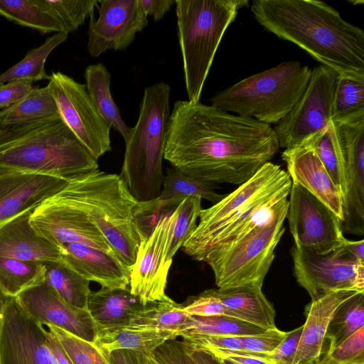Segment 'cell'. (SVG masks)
<instances>
[{
  "mask_svg": "<svg viewBox=\"0 0 364 364\" xmlns=\"http://www.w3.org/2000/svg\"><path fill=\"white\" fill-rule=\"evenodd\" d=\"M279 148L269 124L200 102L178 100L168 119L164 159L194 178L239 186Z\"/></svg>",
  "mask_w": 364,
  "mask_h": 364,
  "instance_id": "obj_1",
  "label": "cell"
},
{
  "mask_svg": "<svg viewBox=\"0 0 364 364\" xmlns=\"http://www.w3.org/2000/svg\"><path fill=\"white\" fill-rule=\"evenodd\" d=\"M256 21L290 41L339 75L364 79V31L346 21L326 2L316 0H255Z\"/></svg>",
  "mask_w": 364,
  "mask_h": 364,
  "instance_id": "obj_2",
  "label": "cell"
},
{
  "mask_svg": "<svg viewBox=\"0 0 364 364\" xmlns=\"http://www.w3.org/2000/svg\"><path fill=\"white\" fill-rule=\"evenodd\" d=\"M291 183L280 166L266 163L232 193L200 210L199 223L182 250L199 261L207 252L233 241L262 220L273 205L287 198Z\"/></svg>",
  "mask_w": 364,
  "mask_h": 364,
  "instance_id": "obj_3",
  "label": "cell"
},
{
  "mask_svg": "<svg viewBox=\"0 0 364 364\" xmlns=\"http://www.w3.org/2000/svg\"><path fill=\"white\" fill-rule=\"evenodd\" d=\"M98 169L97 160L60 114L0 129V173H26L68 181Z\"/></svg>",
  "mask_w": 364,
  "mask_h": 364,
  "instance_id": "obj_4",
  "label": "cell"
},
{
  "mask_svg": "<svg viewBox=\"0 0 364 364\" xmlns=\"http://www.w3.org/2000/svg\"><path fill=\"white\" fill-rule=\"evenodd\" d=\"M170 91V86L163 82L145 88L138 120L124 141L119 176L139 202L159 198L162 190Z\"/></svg>",
  "mask_w": 364,
  "mask_h": 364,
  "instance_id": "obj_5",
  "label": "cell"
},
{
  "mask_svg": "<svg viewBox=\"0 0 364 364\" xmlns=\"http://www.w3.org/2000/svg\"><path fill=\"white\" fill-rule=\"evenodd\" d=\"M60 193L86 213L132 271L140 244L133 218L137 200L119 176L97 169L70 181Z\"/></svg>",
  "mask_w": 364,
  "mask_h": 364,
  "instance_id": "obj_6",
  "label": "cell"
},
{
  "mask_svg": "<svg viewBox=\"0 0 364 364\" xmlns=\"http://www.w3.org/2000/svg\"><path fill=\"white\" fill-rule=\"evenodd\" d=\"M245 0H177L178 38L188 100L199 102L222 38Z\"/></svg>",
  "mask_w": 364,
  "mask_h": 364,
  "instance_id": "obj_7",
  "label": "cell"
},
{
  "mask_svg": "<svg viewBox=\"0 0 364 364\" xmlns=\"http://www.w3.org/2000/svg\"><path fill=\"white\" fill-rule=\"evenodd\" d=\"M311 69L299 61H284L250 75L214 95L211 105L227 112L277 124L298 102Z\"/></svg>",
  "mask_w": 364,
  "mask_h": 364,
  "instance_id": "obj_8",
  "label": "cell"
},
{
  "mask_svg": "<svg viewBox=\"0 0 364 364\" xmlns=\"http://www.w3.org/2000/svg\"><path fill=\"white\" fill-rule=\"evenodd\" d=\"M288 197L272 206L268 214L242 235L204 255L199 262L211 268L218 288L245 285L262 287L274 259V250L285 232Z\"/></svg>",
  "mask_w": 364,
  "mask_h": 364,
  "instance_id": "obj_9",
  "label": "cell"
},
{
  "mask_svg": "<svg viewBox=\"0 0 364 364\" xmlns=\"http://www.w3.org/2000/svg\"><path fill=\"white\" fill-rule=\"evenodd\" d=\"M290 253L296 282L311 300L332 291H364V263L349 253L343 242L323 253L293 245Z\"/></svg>",
  "mask_w": 364,
  "mask_h": 364,
  "instance_id": "obj_10",
  "label": "cell"
},
{
  "mask_svg": "<svg viewBox=\"0 0 364 364\" xmlns=\"http://www.w3.org/2000/svg\"><path fill=\"white\" fill-rule=\"evenodd\" d=\"M338 76L336 70L323 65L311 70L302 96L274 128L280 148L286 149L300 144L328 126Z\"/></svg>",
  "mask_w": 364,
  "mask_h": 364,
  "instance_id": "obj_11",
  "label": "cell"
},
{
  "mask_svg": "<svg viewBox=\"0 0 364 364\" xmlns=\"http://www.w3.org/2000/svg\"><path fill=\"white\" fill-rule=\"evenodd\" d=\"M333 146L344 164L343 232L364 235V114L331 120Z\"/></svg>",
  "mask_w": 364,
  "mask_h": 364,
  "instance_id": "obj_12",
  "label": "cell"
},
{
  "mask_svg": "<svg viewBox=\"0 0 364 364\" xmlns=\"http://www.w3.org/2000/svg\"><path fill=\"white\" fill-rule=\"evenodd\" d=\"M48 85L64 122L95 159L112 150L110 127L97 110L85 85L53 72Z\"/></svg>",
  "mask_w": 364,
  "mask_h": 364,
  "instance_id": "obj_13",
  "label": "cell"
},
{
  "mask_svg": "<svg viewBox=\"0 0 364 364\" xmlns=\"http://www.w3.org/2000/svg\"><path fill=\"white\" fill-rule=\"evenodd\" d=\"M30 223L38 235L46 238L60 251L65 243L80 242L115 254L103 234L86 213L60 192L33 210Z\"/></svg>",
  "mask_w": 364,
  "mask_h": 364,
  "instance_id": "obj_14",
  "label": "cell"
},
{
  "mask_svg": "<svg viewBox=\"0 0 364 364\" xmlns=\"http://www.w3.org/2000/svg\"><path fill=\"white\" fill-rule=\"evenodd\" d=\"M286 218L296 247L326 252L345 240L342 221L301 186L291 183Z\"/></svg>",
  "mask_w": 364,
  "mask_h": 364,
  "instance_id": "obj_15",
  "label": "cell"
},
{
  "mask_svg": "<svg viewBox=\"0 0 364 364\" xmlns=\"http://www.w3.org/2000/svg\"><path fill=\"white\" fill-rule=\"evenodd\" d=\"M99 16L89 18L87 51L97 57L109 50L124 51L148 24L141 0H99Z\"/></svg>",
  "mask_w": 364,
  "mask_h": 364,
  "instance_id": "obj_16",
  "label": "cell"
},
{
  "mask_svg": "<svg viewBox=\"0 0 364 364\" xmlns=\"http://www.w3.org/2000/svg\"><path fill=\"white\" fill-rule=\"evenodd\" d=\"M0 364H58L46 341V330L9 297L0 332Z\"/></svg>",
  "mask_w": 364,
  "mask_h": 364,
  "instance_id": "obj_17",
  "label": "cell"
},
{
  "mask_svg": "<svg viewBox=\"0 0 364 364\" xmlns=\"http://www.w3.org/2000/svg\"><path fill=\"white\" fill-rule=\"evenodd\" d=\"M16 298L23 309L41 325L58 327L95 343L98 328L88 309L69 304L48 284L28 289Z\"/></svg>",
  "mask_w": 364,
  "mask_h": 364,
  "instance_id": "obj_18",
  "label": "cell"
},
{
  "mask_svg": "<svg viewBox=\"0 0 364 364\" xmlns=\"http://www.w3.org/2000/svg\"><path fill=\"white\" fill-rule=\"evenodd\" d=\"M173 218L174 211L162 217L149 237L140 241L130 274L129 290L143 305L169 298L165 293L169 269L165 266L164 253Z\"/></svg>",
  "mask_w": 364,
  "mask_h": 364,
  "instance_id": "obj_19",
  "label": "cell"
},
{
  "mask_svg": "<svg viewBox=\"0 0 364 364\" xmlns=\"http://www.w3.org/2000/svg\"><path fill=\"white\" fill-rule=\"evenodd\" d=\"M69 181L26 173H0V226L33 210L61 191Z\"/></svg>",
  "mask_w": 364,
  "mask_h": 364,
  "instance_id": "obj_20",
  "label": "cell"
},
{
  "mask_svg": "<svg viewBox=\"0 0 364 364\" xmlns=\"http://www.w3.org/2000/svg\"><path fill=\"white\" fill-rule=\"evenodd\" d=\"M287 173L296 183L326 205L343 223V195L307 144L301 143L282 153Z\"/></svg>",
  "mask_w": 364,
  "mask_h": 364,
  "instance_id": "obj_21",
  "label": "cell"
},
{
  "mask_svg": "<svg viewBox=\"0 0 364 364\" xmlns=\"http://www.w3.org/2000/svg\"><path fill=\"white\" fill-rule=\"evenodd\" d=\"M61 261L90 282L108 289H127L131 270L114 253L80 242L61 247Z\"/></svg>",
  "mask_w": 364,
  "mask_h": 364,
  "instance_id": "obj_22",
  "label": "cell"
},
{
  "mask_svg": "<svg viewBox=\"0 0 364 364\" xmlns=\"http://www.w3.org/2000/svg\"><path fill=\"white\" fill-rule=\"evenodd\" d=\"M33 210L21 214L0 226V257L22 261L60 262V250L38 235L30 223Z\"/></svg>",
  "mask_w": 364,
  "mask_h": 364,
  "instance_id": "obj_23",
  "label": "cell"
},
{
  "mask_svg": "<svg viewBox=\"0 0 364 364\" xmlns=\"http://www.w3.org/2000/svg\"><path fill=\"white\" fill-rule=\"evenodd\" d=\"M353 291H329L311 300L306 306V321L292 364H316L323 350L325 334L332 315L337 306Z\"/></svg>",
  "mask_w": 364,
  "mask_h": 364,
  "instance_id": "obj_24",
  "label": "cell"
},
{
  "mask_svg": "<svg viewBox=\"0 0 364 364\" xmlns=\"http://www.w3.org/2000/svg\"><path fill=\"white\" fill-rule=\"evenodd\" d=\"M258 285L215 289L225 315L266 330L274 329L275 311Z\"/></svg>",
  "mask_w": 364,
  "mask_h": 364,
  "instance_id": "obj_25",
  "label": "cell"
},
{
  "mask_svg": "<svg viewBox=\"0 0 364 364\" xmlns=\"http://www.w3.org/2000/svg\"><path fill=\"white\" fill-rule=\"evenodd\" d=\"M144 306L128 288L102 287L91 291L87 300V309L98 331L127 326Z\"/></svg>",
  "mask_w": 364,
  "mask_h": 364,
  "instance_id": "obj_26",
  "label": "cell"
},
{
  "mask_svg": "<svg viewBox=\"0 0 364 364\" xmlns=\"http://www.w3.org/2000/svg\"><path fill=\"white\" fill-rule=\"evenodd\" d=\"M177 337L178 334L172 331L121 327L98 331L95 343L109 356L117 350L150 355L158 347Z\"/></svg>",
  "mask_w": 364,
  "mask_h": 364,
  "instance_id": "obj_27",
  "label": "cell"
},
{
  "mask_svg": "<svg viewBox=\"0 0 364 364\" xmlns=\"http://www.w3.org/2000/svg\"><path fill=\"white\" fill-rule=\"evenodd\" d=\"M85 87L100 116L111 128L118 132L126 141L132 128L121 117L118 107L111 95V75L103 63L87 66L84 73Z\"/></svg>",
  "mask_w": 364,
  "mask_h": 364,
  "instance_id": "obj_28",
  "label": "cell"
},
{
  "mask_svg": "<svg viewBox=\"0 0 364 364\" xmlns=\"http://www.w3.org/2000/svg\"><path fill=\"white\" fill-rule=\"evenodd\" d=\"M59 114L48 85L35 87L22 100L0 111V129L15 127Z\"/></svg>",
  "mask_w": 364,
  "mask_h": 364,
  "instance_id": "obj_29",
  "label": "cell"
},
{
  "mask_svg": "<svg viewBox=\"0 0 364 364\" xmlns=\"http://www.w3.org/2000/svg\"><path fill=\"white\" fill-rule=\"evenodd\" d=\"M190 315L183 309V305L171 298L149 303L129 321L127 328L166 331L179 334L188 330Z\"/></svg>",
  "mask_w": 364,
  "mask_h": 364,
  "instance_id": "obj_30",
  "label": "cell"
},
{
  "mask_svg": "<svg viewBox=\"0 0 364 364\" xmlns=\"http://www.w3.org/2000/svg\"><path fill=\"white\" fill-rule=\"evenodd\" d=\"M362 327H364V291H354L334 311L325 334L327 344L323 352L339 346Z\"/></svg>",
  "mask_w": 364,
  "mask_h": 364,
  "instance_id": "obj_31",
  "label": "cell"
},
{
  "mask_svg": "<svg viewBox=\"0 0 364 364\" xmlns=\"http://www.w3.org/2000/svg\"><path fill=\"white\" fill-rule=\"evenodd\" d=\"M43 263L46 267L45 283L54 289L69 304L87 309L90 282L62 262Z\"/></svg>",
  "mask_w": 364,
  "mask_h": 364,
  "instance_id": "obj_32",
  "label": "cell"
},
{
  "mask_svg": "<svg viewBox=\"0 0 364 364\" xmlns=\"http://www.w3.org/2000/svg\"><path fill=\"white\" fill-rule=\"evenodd\" d=\"M68 33H55L40 46L28 51L24 58L0 74V85L16 80H28L32 82L49 80L45 70L46 61L50 53L68 38Z\"/></svg>",
  "mask_w": 364,
  "mask_h": 364,
  "instance_id": "obj_33",
  "label": "cell"
},
{
  "mask_svg": "<svg viewBox=\"0 0 364 364\" xmlns=\"http://www.w3.org/2000/svg\"><path fill=\"white\" fill-rule=\"evenodd\" d=\"M43 262L0 257V287L6 295L16 297L21 292L45 282Z\"/></svg>",
  "mask_w": 364,
  "mask_h": 364,
  "instance_id": "obj_34",
  "label": "cell"
},
{
  "mask_svg": "<svg viewBox=\"0 0 364 364\" xmlns=\"http://www.w3.org/2000/svg\"><path fill=\"white\" fill-rule=\"evenodd\" d=\"M201 200L200 197L185 198L174 210L164 253V263L168 269H170L176 252L197 226L196 220L202 210Z\"/></svg>",
  "mask_w": 364,
  "mask_h": 364,
  "instance_id": "obj_35",
  "label": "cell"
},
{
  "mask_svg": "<svg viewBox=\"0 0 364 364\" xmlns=\"http://www.w3.org/2000/svg\"><path fill=\"white\" fill-rule=\"evenodd\" d=\"M268 330L225 316H191L188 330L181 332L182 338L195 336H246L262 333Z\"/></svg>",
  "mask_w": 364,
  "mask_h": 364,
  "instance_id": "obj_36",
  "label": "cell"
},
{
  "mask_svg": "<svg viewBox=\"0 0 364 364\" xmlns=\"http://www.w3.org/2000/svg\"><path fill=\"white\" fill-rule=\"evenodd\" d=\"M0 16L43 34L62 32L59 24L34 0H0Z\"/></svg>",
  "mask_w": 364,
  "mask_h": 364,
  "instance_id": "obj_37",
  "label": "cell"
},
{
  "mask_svg": "<svg viewBox=\"0 0 364 364\" xmlns=\"http://www.w3.org/2000/svg\"><path fill=\"white\" fill-rule=\"evenodd\" d=\"M215 185L188 176L171 167L166 171V175L164 176L163 188L159 198L166 200L200 197L215 203L225 196L215 191Z\"/></svg>",
  "mask_w": 364,
  "mask_h": 364,
  "instance_id": "obj_38",
  "label": "cell"
},
{
  "mask_svg": "<svg viewBox=\"0 0 364 364\" xmlns=\"http://www.w3.org/2000/svg\"><path fill=\"white\" fill-rule=\"evenodd\" d=\"M60 26L63 33H70L93 15L97 0H34Z\"/></svg>",
  "mask_w": 364,
  "mask_h": 364,
  "instance_id": "obj_39",
  "label": "cell"
},
{
  "mask_svg": "<svg viewBox=\"0 0 364 364\" xmlns=\"http://www.w3.org/2000/svg\"><path fill=\"white\" fill-rule=\"evenodd\" d=\"M364 114V79L338 76L331 120Z\"/></svg>",
  "mask_w": 364,
  "mask_h": 364,
  "instance_id": "obj_40",
  "label": "cell"
},
{
  "mask_svg": "<svg viewBox=\"0 0 364 364\" xmlns=\"http://www.w3.org/2000/svg\"><path fill=\"white\" fill-rule=\"evenodd\" d=\"M73 364H112L110 356L95 343L80 338L58 327L48 326Z\"/></svg>",
  "mask_w": 364,
  "mask_h": 364,
  "instance_id": "obj_41",
  "label": "cell"
},
{
  "mask_svg": "<svg viewBox=\"0 0 364 364\" xmlns=\"http://www.w3.org/2000/svg\"><path fill=\"white\" fill-rule=\"evenodd\" d=\"M301 143L309 145L314 150L334 183L343 195L345 192L344 165L340 160L332 142L329 127L311 135Z\"/></svg>",
  "mask_w": 364,
  "mask_h": 364,
  "instance_id": "obj_42",
  "label": "cell"
},
{
  "mask_svg": "<svg viewBox=\"0 0 364 364\" xmlns=\"http://www.w3.org/2000/svg\"><path fill=\"white\" fill-rule=\"evenodd\" d=\"M183 199L162 200L157 198L148 201H137L133 209V218L140 241L146 240L160 219L171 214Z\"/></svg>",
  "mask_w": 364,
  "mask_h": 364,
  "instance_id": "obj_43",
  "label": "cell"
},
{
  "mask_svg": "<svg viewBox=\"0 0 364 364\" xmlns=\"http://www.w3.org/2000/svg\"><path fill=\"white\" fill-rule=\"evenodd\" d=\"M316 364H364V327L339 346L324 350Z\"/></svg>",
  "mask_w": 364,
  "mask_h": 364,
  "instance_id": "obj_44",
  "label": "cell"
},
{
  "mask_svg": "<svg viewBox=\"0 0 364 364\" xmlns=\"http://www.w3.org/2000/svg\"><path fill=\"white\" fill-rule=\"evenodd\" d=\"M156 364H205L200 351L183 339L170 340L158 347L151 355Z\"/></svg>",
  "mask_w": 364,
  "mask_h": 364,
  "instance_id": "obj_45",
  "label": "cell"
},
{
  "mask_svg": "<svg viewBox=\"0 0 364 364\" xmlns=\"http://www.w3.org/2000/svg\"><path fill=\"white\" fill-rule=\"evenodd\" d=\"M183 311L190 316H212L225 315V307L215 289L205 290L190 296L182 304Z\"/></svg>",
  "mask_w": 364,
  "mask_h": 364,
  "instance_id": "obj_46",
  "label": "cell"
},
{
  "mask_svg": "<svg viewBox=\"0 0 364 364\" xmlns=\"http://www.w3.org/2000/svg\"><path fill=\"white\" fill-rule=\"evenodd\" d=\"M286 334V331L276 328L257 335L240 336L242 351L269 355L279 346Z\"/></svg>",
  "mask_w": 364,
  "mask_h": 364,
  "instance_id": "obj_47",
  "label": "cell"
},
{
  "mask_svg": "<svg viewBox=\"0 0 364 364\" xmlns=\"http://www.w3.org/2000/svg\"><path fill=\"white\" fill-rule=\"evenodd\" d=\"M196 350H243L239 336H195L183 338Z\"/></svg>",
  "mask_w": 364,
  "mask_h": 364,
  "instance_id": "obj_48",
  "label": "cell"
},
{
  "mask_svg": "<svg viewBox=\"0 0 364 364\" xmlns=\"http://www.w3.org/2000/svg\"><path fill=\"white\" fill-rule=\"evenodd\" d=\"M303 325L287 332L279 346L269 355V358L279 364H292L299 343Z\"/></svg>",
  "mask_w": 364,
  "mask_h": 364,
  "instance_id": "obj_49",
  "label": "cell"
},
{
  "mask_svg": "<svg viewBox=\"0 0 364 364\" xmlns=\"http://www.w3.org/2000/svg\"><path fill=\"white\" fill-rule=\"evenodd\" d=\"M28 80H16L0 85V111L22 100L33 89Z\"/></svg>",
  "mask_w": 364,
  "mask_h": 364,
  "instance_id": "obj_50",
  "label": "cell"
},
{
  "mask_svg": "<svg viewBox=\"0 0 364 364\" xmlns=\"http://www.w3.org/2000/svg\"><path fill=\"white\" fill-rule=\"evenodd\" d=\"M206 352L220 358H229L239 364H279L271 360L268 355L259 354L242 350H211Z\"/></svg>",
  "mask_w": 364,
  "mask_h": 364,
  "instance_id": "obj_51",
  "label": "cell"
},
{
  "mask_svg": "<svg viewBox=\"0 0 364 364\" xmlns=\"http://www.w3.org/2000/svg\"><path fill=\"white\" fill-rule=\"evenodd\" d=\"M175 3L174 0H141L145 14L151 15L155 21L161 19Z\"/></svg>",
  "mask_w": 364,
  "mask_h": 364,
  "instance_id": "obj_52",
  "label": "cell"
},
{
  "mask_svg": "<svg viewBox=\"0 0 364 364\" xmlns=\"http://www.w3.org/2000/svg\"><path fill=\"white\" fill-rule=\"evenodd\" d=\"M46 341L58 364H73L58 341L46 330Z\"/></svg>",
  "mask_w": 364,
  "mask_h": 364,
  "instance_id": "obj_53",
  "label": "cell"
},
{
  "mask_svg": "<svg viewBox=\"0 0 364 364\" xmlns=\"http://www.w3.org/2000/svg\"><path fill=\"white\" fill-rule=\"evenodd\" d=\"M343 245L349 253L358 262L364 263V240H350L345 238Z\"/></svg>",
  "mask_w": 364,
  "mask_h": 364,
  "instance_id": "obj_54",
  "label": "cell"
},
{
  "mask_svg": "<svg viewBox=\"0 0 364 364\" xmlns=\"http://www.w3.org/2000/svg\"><path fill=\"white\" fill-rule=\"evenodd\" d=\"M9 297L10 296L5 294L0 287V332L2 326L4 308Z\"/></svg>",
  "mask_w": 364,
  "mask_h": 364,
  "instance_id": "obj_55",
  "label": "cell"
},
{
  "mask_svg": "<svg viewBox=\"0 0 364 364\" xmlns=\"http://www.w3.org/2000/svg\"><path fill=\"white\" fill-rule=\"evenodd\" d=\"M139 364H156L152 359L151 355H147L136 352Z\"/></svg>",
  "mask_w": 364,
  "mask_h": 364,
  "instance_id": "obj_56",
  "label": "cell"
},
{
  "mask_svg": "<svg viewBox=\"0 0 364 364\" xmlns=\"http://www.w3.org/2000/svg\"><path fill=\"white\" fill-rule=\"evenodd\" d=\"M200 352L205 364H220V362L212 355L203 351Z\"/></svg>",
  "mask_w": 364,
  "mask_h": 364,
  "instance_id": "obj_57",
  "label": "cell"
},
{
  "mask_svg": "<svg viewBox=\"0 0 364 364\" xmlns=\"http://www.w3.org/2000/svg\"><path fill=\"white\" fill-rule=\"evenodd\" d=\"M215 358L220 362V364H239L229 358Z\"/></svg>",
  "mask_w": 364,
  "mask_h": 364,
  "instance_id": "obj_58",
  "label": "cell"
}]
</instances>
